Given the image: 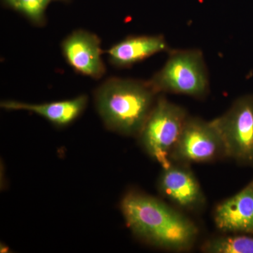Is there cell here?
I'll list each match as a JSON object with an SVG mask.
<instances>
[{"mask_svg":"<svg viewBox=\"0 0 253 253\" xmlns=\"http://www.w3.org/2000/svg\"><path fill=\"white\" fill-rule=\"evenodd\" d=\"M206 253H253V235L220 236L206 241L202 247Z\"/></svg>","mask_w":253,"mask_h":253,"instance_id":"obj_12","label":"cell"},{"mask_svg":"<svg viewBox=\"0 0 253 253\" xmlns=\"http://www.w3.org/2000/svg\"><path fill=\"white\" fill-rule=\"evenodd\" d=\"M6 1V2L9 5V6H14V5L15 4V1H16V0H5Z\"/></svg>","mask_w":253,"mask_h":253,"instance_id":"obj_14","label":"cell"},{"mask_svg":"<svg viewBox=\"0 0 253 253\" xmlns=\"http://www.w3.org/2000/svg\"><path fill=\"white\" fill-rule=\"evenodd\" d=\"M188 117L182 107L159 96L138 134L143 149L162 168L172 163L171 156Z\"/></svg>","mask_w":253,"mask_h":253,"instance_id":"obj_4","label":"cell"},{"mask_svg":"<svg viewBox=\"0 0 253 253\" xmlns=\"http://www.w3.org/2000/svg\"><path fill=\"white\" fill-rule=\"evenodd\" d=\"M157 94L149 81L111 78L95 90V106L109 129L126 136L138 135Z\"/></svg>","mask_w":253,"mask_h":253,"instance_id":"obj_2","label":"cell"},{"mask_svg":"<svg viewBox=\"0 0 253 253\" xmlns=\"http://www.w3.org/2000/svg\"><path fill=\"white\" fill-rule=\"evenodd\" d=\"M214 219L221 231L253 235V179L237 194L218 205Z\"/></svg>","mask_w":253,"mask_h":253,"instance_id":"obj_9","label":"cell"},{"mask_svg":"<svg viewBox=\"0 0 253 253\" xmlns=\"http://www.w3.org/2000/svg\"><path fill=\"white\" fill-rule=\"evenodd\" d=\"M158 189L166 199L184 209H196L202 206L205 201L199 181L184 163H172L163 168L158 180Z\"/></svg>","mask_w":253,"mask_h":253,"instance_id":"obj_8","label":"cell"},{"mask_svg":"<svg viewBox=\"0 0 253 253\" xmlns=\"http://www.w3.org/2000/svg\"><path fill=\"white\" fill-rule=\"evenodd\" d=\"M224 156V143L213 121L188 117L171 156L172 162L208 163Z\"/></svg>","mask_w":253,"mask_h":253,"instance_id":"obj_6","label":"cell"},{"mask_svg":"<svg viewBox=\"0 0 253 253\" xmlns=\"http://www.w3.org/2000/svg\"><path fill=\"white\" fill-rule=\"evenodd\" d=\"M149 83L157 93L202 98L209 91L207 68L201 50H173L163 67Z\"/></svg>","mask_w":253,"mask_h":253,"instance_id":"obj_3","label":"cell"},{"mask_svg":"<svg viewBox=\"0 0 253 253\" xmlns=\"http://www.w3.org/2000/svg\"><path fill=\"white\" fill-rule=\"evenodd\" d=\"M212 121L220 133L226 157L253 168V94L238 98Z\"/></svg>","mask_w":253,"mask_h":253,"instance_id":"obj_5","label":"cell"},{"mask_svg":"<svg viewBox=\"0 0 253 253\" xmlns=\"http://www.w3.org/2000/svg\"><path fill=\"white\" fill-rule=\"evenodd\" d=\"M87 102L86 95H80L73 99L45 104H28L7 100L1 101L0 106L7 111H27L36 113L55 126H66L81 116Z\"/></svg>","mask_w":253,"mask_h":253,"instance_id":"obj_11","label":"cell"},{"mask_svg":"<svg viewBox=\"0 0 253 253\" xmlns=\"http://www.w3.org/2000/svg\"><path fill=\"white\" fill-rule=\"evenodd\" d=\"M121 207L133 234L156 247L186 251L197 239L199 231L192 221L153 196L131 191L123 198Z\"/></svg>","mask_w":253,"mask_h":253,"instance_id":"obj_1","label":"cell"},{"mask_svg":"<svg viewBox=\"0 0 253 253\" xmlns=\"http://www.w3.org/2000/svg\"><path fill=\"white\" fill-rule=\"evenodd\" d=\"M166 38L158 36H129L107 51L111 64L118 68L131 67L154 55L169 51Z\"/></svg>","mask_w":253,"mask_h":253,"instance_id":"obj_10","label":"cell"},{"mask_svg":"<svg viewBox=\"0 0 253 253\" xmlns=\"http://www.w3.org/2000/svg\"><path fill=\"white\" fill-rule=\"evenodd\" d=\"M65 59L76 72L93 79L106 73L101 40L91 32L77 30L66 37L61 44Z\"/></svg>","mask_w":253,"mask_h":253,"instance_id":"obj_7","label":"cell"},{"mask_svg":"<svg viewBox=\"0 0 253 253\" xmlns=\"http://www.w3.org/2000/svg\"><path fill=\"white\" fill-rule=\"evenodd\" d=\"M51 0H16L13 7L33 23L42 24L45 11Z\"/></svg>","mask_w":253,"mask_h":253,"instance_id":"obj_13","label":"cell"}]
</instances>
